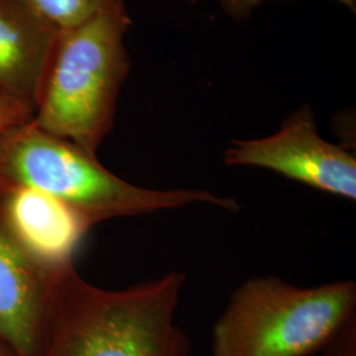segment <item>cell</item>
<instances>
[{
	"instance_id": "cell-6",
	"label": "cell",
	"mask_w": 356,
	"mask_h": 356,
	"mask_svg": "<svg viewBox=\"0 0 356 356\" xmlns=\"http://www.w3.org/2000/svg\"><path fill=\"white\" fill-rule=\"evenodd\" d=\"M0 225L36 266L54 276L74 267L76 248L92 227L51 195L3 179Z\"/></svg>"
},
{
	"instance_id": "cell-3",
	"label": "cell",
	"mask_w": 356,
	"mask_h": 356,
	"mask_svg": "<svg viewBox=\"0 0 356 356\" xmlns=\"http://www.w3.org/2000/svg\"><path fill=\"white\" fill-rule=\"evenodd\" d=\"M356 316V284L244 281L213 327L211 356H312Z\"/></svg>"
},
{
	"instance_id": "cell-1",
	"label": "cell",
	"mask_w": 356,
	"mask_h": 356,
	"mask_svg": "<svg viewBox=\"0 0 356 356\" xmlns=\"http://www.w3.org/2000/svg\"><path fill=\"white\" fill-rule=\"evenodd\" d=\"M186 276L169 272L119 291L83 280L76 267L56 281L38 356H189L176 322Z\"/></svg>"
},
{
	"instance_id": "cell-8",
	"label": "cell",
	"mask_w": 356,
	"mask_h": 356,
	"mask_svg": "<svg viewBox=\"0 0 356 356\" xmlns=\"http://www.w3.org/2000/svg\"><path fill=\"white\" fill-rule=\"evenodd\" d=\"M58 32L26 0H0V92L33 110Z\"/></svg>"
},
{
	"instance_id": "cell-9",
	"label": "cell",
	"mask_w": 356,
	"mask_h": 356,
	"mask_svg": "<svg viewBox=\"0 0 356 356\" xmlns=\"http://www.w3.org/2000/svg\"><path fill=\"white\" fill-rule=\"evenodd\" d=\"M58 33L102 16L129 17L124 0H26Z\"/></svg>"
},
{
	"instance_id": "cell-5",
	"label": "cell",
	"mask_w": 356,
	"mask_h": 356,
	"mask_svg": "<svg viewBox=\"0 0 356 356\" xmlns=\"http://www.w3.org/2000/svg\"><path fill=\"white\" fill-rule=\"evenodd\" d=\"M223 163L268 169L313 189L356 201L355 156L319 135L309 104L289 115L273 135L231 141Z\"/></svg>"
},
{
	"instance_id": "cell-12",
	"label": "cell",
	"mask_w": 356,
	"mask_h": 356,
	"mask_svg": "<svg viewBox=\"0 0 356 356\" xmlns=\"http://www.w3.org/2000/svg\"><path fill=\"white\" fill-rule=\"evenodd\" d=\"M266 0H220V6L225 13L234 20H247L251 13ZM348 7L353 13L356 11V0H337Z\"/></svg>"
},
{
	"instance_id": "cell-13",
	"label": "cell",
	"mask_w": 356,
	"mask_h": 356,
	"mask_svg": "<svg viewBox=\"0 0 356 356\" xmlns=\"http://www.w3.org/2000/svg\"><path fill=\"white\" fill-rule=\"evenodd\" d=\"M0 356H15L6 348V347H3L1 344H0Z\"/></svg>"
},
{
	"instance_id": "cell-4",
	"label": "cell",
	"mask_w": 356,
	"mask_h": 356,
	"mask_svg": "<svg viewBox=\"0 0 356 356\" xmlns=\"http://www.w3.org/2000/svg\"><path fill=\"white\" fill-rule=\"evenodd\" d=\"M129 26L131 17L102 16L58 35L32 118L38 128L97 156L129 73Z\"/></svg>"
},
{
	"instance_id": "cell-10",
	"label": "cell",
	"mask_w": 356,
	"mask_h": 356,
	"mask_svg": "<svg viewBox=\"0 0 356 356\" xmlns=\"http://www.w3.org/2000/svg\"><path fill=\"white\" fill-rule=\"evenodd\" d=\"M33 114L35 110L29 104L0 92V135L32 120Z\"/></svg>"
},
{
	"instance_id": "cell-7",
	"label": "cell",
	"mask_w": 356,
	"mask_h": 356,
	"mask_svg": "<svg viewBox=\"0 0 356 356\" xmlns=\"http://www.w3.org/2000/svg\"><path fill=\"white\" fill-rule=\"evenodd\" d=\"M60 275L36 266L0 225V344L13 355L40 354Z\"/></svg>"
},
{
	"instance_id": "cell-14",
	"label": "cell",
	"mask_w": 356,
	"mask_h": 356,
	"mask_svg": "<svg viewBox=\"0 0 356 356\" xmlns=\"http://www.w3.org/2000/svg\"><path fill=\"white\" fill-rule=\"evenodd\" d=\"M188 1H191V3H197V1H200V0H188Z\"/></svg>"
},
{
	"instance_id": "cell-2",
	"label": "cell",
	"mask_w": 356,
	"mask_h": 356,
	"mask_svg": "<svg viewBox=\"0 0 356 356\" xmlns=\"http://www.w3.org/2000/svg\"><path fill=\"white\" fill-rule=\"evenodd\" d=\"M0 179L51 195L91 226L191 204H210L229 213L241 209L235 198L210 191H160L134 185L104 168L97 156L38 128L32 120L0 135Z\"/></svg>"
},
{
	"instance_id": "cell-11",
	"label": "cell",
	"mask_w": 356,
	"mask_h": 356,
	"mask_svg": "<svg viewBox=\"0 0 356 356\" xmlns=\"http://www.w3.org/2000/svg\"><path fill=\"white\" fill-rule=\"evenodd\" d=\"M322 356H356V316L321 350Z\"/></svg>"
}]
</instances>
